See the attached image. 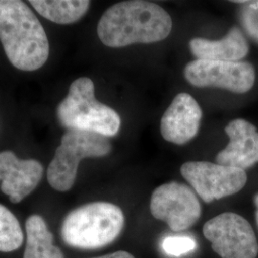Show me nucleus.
Listing matches in <instances>:
<instances>
[{"instance_id":"16","label":"nucleus","mask_w":258,"mask_h":258,"mask_svg":"<svg viewBox=\"0 0 258 258\" xmlns=\"http://www.w3.org/2000/svg\"><path fill=\"white\" fill-rule=\"evenodd\" d=\"M23 233L17 217L0 204V251L11 252L22 245Z\"/></svg>"},{"instance_id":"15","label":"nucleus","mask_w":258,"mask_h":258,"mask_svg":"<svg viewBox=\"0 0 258 258\" xmlns=\"http://www.w3.org/2000/svg\"><path fill=\"white\" fill-rule=\"evenodd\" d=\"M30 4L43 18L57 24H71L80 20L89 9L87 0H31Z\"/></svg>"},{"instance_id":"18","label":"nucleus","mask_w":258,"mask_h":258,"mask_svg":"<svg viewBox=\"0 0 258 258\" xmlns=\"http://www.w3.org/2000/svg\"><path fill=\"white\" fill-rule=\"evenodd\" d=\"M243 3L246 4L242 11V22L249 35L258 40V1Z\"/></svg>"},{"instance_id":"11","label":"nucleus","mask_w":258,"mask_h":258,"mask_svg":"<svg viewBox=\"0 0 258 258\" xmlns=\"http://www.w3.org/2000/svg\"><path fill=\"white\" fill-rule=\"evenodd\" d=\"M202 119V109L192 96L178 94L161 120V133L165 140L184 145L197 135Z\"/></svg>"},{"instance_id":"1","label":"nucleus","mask_w":258,"mask_h":258,"mask_svg":"<svg viewBox=\"0 0 258 258\" xmlns=\"http://www.w3.org/2000/svg\"><path fill=\"white\" fill-rule=\"evenodd\" d=\"M172 29V19L156 3L130 0L106 10L98 24V36L106 46H128L166 39Z\"/></svg>"},{"instance_id":"17","label":"nucleus","mask_w":258,"mask_h":258,"mask_svg":"<svg viewBox=\"0 0 258 258\" xmlns=\"http://www.w3.org/2000/svg\"><path fill=\"white\" fill-rule=\"evenodd\" d=\"M195 247V241L187 236H169L163 241V249L171 256H181L194 250Z\"/></svg>"},{"instance_id":"19","label":"nucleus","mask_w":258,"mask_h":258,"mask_svg":"<svg viewBox=\"0 0 258 258\" xmlns=\"http://www.w3.org/2000/svg\"><path fill=\"white\" fill-rule=\"evenodd\" d=\"M92 258H135L132 254H130L127 251H123V250H119L113 253H109L106 255H102V256H98V257Z\"/></svg>"},{"instance_id":"9","label":"nucleus","mask_w":258,"mask_h":258,"mask_svg":"<svg viewBox=\"0 0 258 258\" xmlns=\"http://www.w3.org/2000/svg\"><path fill=\"white\" fill-rule=\"evenodd\" d=\"M181 173L205 203L240 191L247 184L245 170L210 162H187Z\"/></svg>"},{"instance_id":"2","label":"nucleus","mask_w":258,"mask_h":258,"mask_svg":"<svg viewBox=\"0 0 258 258\" xmlns=\"http://www.w3.org/2000/svg\"><path fill=\"white\" fill-rule=\"evenodd\" d=\"M0 40L10 62L36 71L49 56L46 33L33 11L19 0H0Z\"/></svg>"},{"instance_id":"13","label":"nucleus","mask_w":258,"mask_h":258,"mask_svg":"<svg viewBox=\"0 0 258 258\" xmlns=\"http://www.w3.org/2000/svg\"><path fill=\"white\" fill-rule=\"evenodd\" d=\"M189 48L197 59L219 61H240L249 53L248 41L236 27L231 28L219 40L195 37L190 40Z\"/></svg>"},{"instance_id":"5","label":"nucleus","mask_w":258,"mask_h":258,"mask_svg":"<svg viewBox=\"0 0 258 258\" xmlns=\"http://www.w3.org/2000/svg\"><path fill=\"white\" fill-rule=\"evenodd\" d=\"M112 146L107 137L91 132L68 130L56 148L47 169V180L57 191H68L74 185L80 162L85 158L109 154Z\"/></svg>"},{"instance_id":"7","label":"nucleus","mask_w":258,"mask_h":258,"mask_svg":"<svg viewBox=\"0 0 258 258\" xmlns=\"http://www.w3.org/2000/svg\"><path fill=\"white\" fill-rule=\"evenodd\" d=\"M150 212L172 231H185L199 220L202 208L186 184L170 182L158 186L151 195Z\"/></svg>"},{"instance_id":"10","label":"nucleus","mask_w":258,"mask_h":258,"mask_svg":"<svg viewBox=\"0 0 258 258\" xmlns=\"http://www.w3.org/2000/svg\"><path fill=\"white\" fill-rule=\"evenodd\" d=\"M43 166L34 159L20 160L6 150L0 152V188L12 203H19L39 184Z\"/></svg>"},{"instance_id":"14","label":"nucleus","mask_w":258,"mask_h":258,"mask_svg":"<svg viewBox=\"0 0 258 258\" xmlns=\"http://www.w3.org/2000/svg\"><path fill=\"white\" fill-rule=\"evenodd\" d=\"M25 229L27 238L23 258H64L61 249L54 245V236L41 216H30Z\"/></svg>"},{"instance_id":"6","label":"nucleus","mask_w":258,"mask_h":258,"mask_svg":"<svg viewBox=\"0 0 258 258\" xmlns=\"http://www.w3.org/2000/svg\"><path fill=\"white\" fill-rule=\"evenodd\" d=\"M204 236L222 258H256L258 243L251 225L233 212H224L207 222Z\"/></svg>"},{"instance_id":"20","label":"nucleus","mask_w":258,"mask_h":258,"mask_svg":"<svg viewBox=\"0 0 258 258\" xmlns=\"http://www.w3.org/2000/svg\"><path fill=\"white\" fill-rule=\"evenodd\" d=\"M254 204H255V207H256V213H255V216H256V222H257L258 226V194L255 195L254 197Z\"/></svg>"},{"instance_id":"12","label":"nucleus","mask_w":258,"mask_h":258,"mask_svg":"<svg viewBox=\"0 0 258 258\" xmlns=\"http://www.w3.org/2000/svg\"><path fill=\"white\" fill-rule=\"evenodd\" d=\"M225 132L230 142L217 154V164L245 170L258 163V132L253 124L236 119L226 126Z\"/></svg>"},{"instance_id":"4","label":"nucleus","mask_w":258,"mask_h":258,"mask_svg":"<svg viewBox=\"0 0 258 258\" xmlns=\"http://www.w3.org/2000/svg\"><path fill=\"white\" fill-rule=\"evenodd\" d=\"M56 116L68 130L85 131L113 137L120 130V115L95 98V86L89 78H80L70 85L67 97L59 102Z\"/></svg>"},{"instance_id":"3","label":"nucleus","mask_w":258,"mask_h":258,"mask_svg":"<svg viewBox=\"0 0 258 258\" xmlns=\"http://www.w3.org/2000/svg\"><path fill=\"white\" fill-rule=\"evenodd\" d=\"M124 226L120 207L107 202L86 204L68 213L60 235L65 244L81 249L103 248L119 237Z\"/></svg>"},{"instance_id":"8","label":"nucleus","mask_w":258,"mask_h":258,"mask_svg":"<svg viewBox=\"0 0 258 258\" xmlns=\"http://www.w3.org/2000/svg\"><path fill=\"white\" fill-rule=\"evenodd\" d=\"M184 77L197 87H216L243 94L255 83L254 67L247 61L195 59L185 66Z\"/></svg>"}]
</instances>
